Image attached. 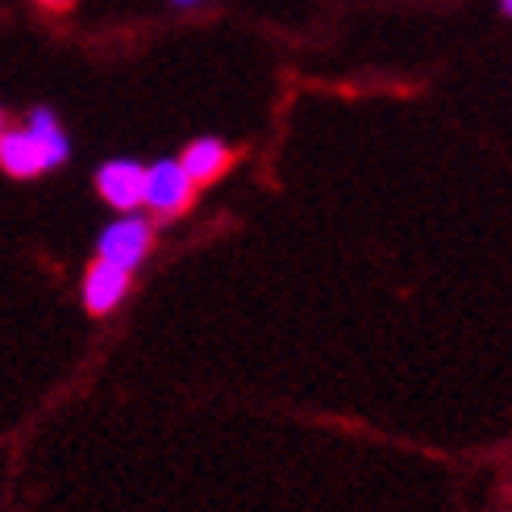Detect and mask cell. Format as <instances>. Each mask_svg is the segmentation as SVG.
<instances>
[{"mask_svg":"<svg viewBox=\"0 0 512 512\" xmlns=\"http://www.w3.org/2000/svg\"><path fill=\"white\" fill-rule=\"evenodd\" d=\"M150 246H155V229H150V221L125 213V217H117L113 225H105V234H100V242H96V250H100L96 259L134 271V267L146 263Z\"/></svg>","mask_w":512,"mask_h":512,"instance_id":"1","label":"cell"},{"mask_svg":"<svg viewBox=\"0 0 512 512\" xmlns=\"http://www.w3.org/2000/svg\"><path fill=\"white\" fill-rule=\"evenodd\" d=\"M192 192L196 184L188 179V171L179 167V159H163L155 167H146V196L142 204L155 217H179V213H188V204H192Z\"/></svg>","mask_w":512,"mask_h":512,"instance_id":"2","label":"cell"},{"mask_svg":"<svg viewBox=\"0 0 512 512\" xmlns=\"http://www.w3.org/2000/svg\"><path fill=\"white\" fill-rule=\"evenodd\" d=\"M96 192L105 196L113 209L121 213H134L142 196H146V167L130 163V159H113L96 171Z\"/></svg>","mask_w":512,"mask_h":512,"instance_id":"3","label":"cell"},{"mask_svg":"<svg viewBox=\"0 0 512 512\" xmlns=\"http://www.w3.org/2000/svg\"><path fill=\"white\" fill-rule=\"evenodd\" d=\"M125 292H130V271L117 267V263H105L96 259L84 275V304L92 317H109L117 304L125 300Z\"/></svg>","mask_w":512,"mask_h":512,"instance_id":"4","label":"cell"},{"mask_svg":"<svg viewBox=\"0 0 512 512\" xmlns=\"http://www.w3.org/2000/svg\"><path fill=\"white\" fill-rule=\"evenodd\" d=\"M229 163H234V155H229V146L217 142V138H196L184 155H179V167L188 171V179L200 188V184H213V179H221L229 171Z\"/></svg>","mask_w":512,"mask_h":512,"instance_id":"5","label":"cell"},{"mask_svg":"<svg viewBox=\"0 0 512 512\" xmlns=\"http://www.w3.org/2000/svg\"><path fill=\"white\" fill-rule=\"evenodd\" d=\"M0 167L17 179H30L38 171H46V159H42V146L30 130H5L0 134Z\"/></svg>","mask_w":512,"mask_h":512,"instance_id":"6","label":"cell"},{"mask_svg":"<svg viewBox=\"0 0 512 512\" xmlns=\"http://www.w3.org/2000/svg\"><path fill=\"white\" fill-rule=\"evenodd\" d=\"M25 130H30V134L38 138L46 167H59V163H67V155H71V142H67V134H63L59 117L50 113V109H34V113H30V125H25Z\"/></svg>","mask_w":512,"mask_h":512,"instance_id":"7","label":"cell"},{"mask_svg":"<svg viewBox=\"0 0 512 512\" xmlns=\"http://www.w3.org/2000/svg\"><path fill=\"white\" fill-rule=\"evenodd\" d=\"M38 5H46V9H71L75 0H38Z\"/></svg>","mask_w":512,"mask_h":512,"instance_id":"8","label":"cell"},{"mask_svg":"<svg viewBox=\"0 0 512 512\" xmlns=\"http://www.w3.org/2000/svg\"><path fill=\"white\" fill-rule=\"evenodd\" d=\"M500 9H504V17H512V0H500Z\"/></svg>","mask_w":512,"mask_h":512,"instance_id":"9","label":"cell"},{"mask_svg":"<svg viewBox=\"0 0 512 512\" xmlns=\"http://www.w3.org/2000/svg\"><path fill=\"white\" fill-rule=\"evenodd\" d=\"M175 5H200V0H175Z\"/></svg>","mask_w":512,"mask_h":512,"instance_id":"10","label":"cell"},{"mask_svg":"<svg viewBox=\"0 0 512 512\" xmlns=\"http://www.w3.org/2000/svg\"><path fill=\"white\" fill-rule=\"evenodd\" d=\"M0 134H5V113H0Z\"/></svg>","mask_w":512,"mask_h":512,"instance_id":"11","label":"cell"}]
</instances>
